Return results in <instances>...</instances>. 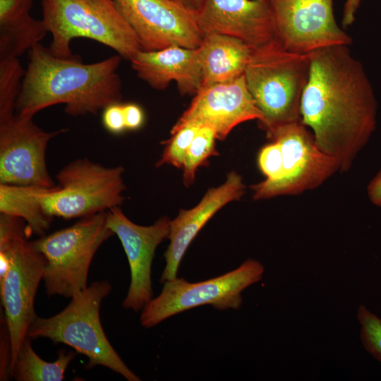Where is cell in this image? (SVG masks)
Masks as SVG:
<instances>
[{
	"instance_id": "cell-29",
	"label": "cell",
	"mask_w": 381,
	"mask_h": 381,
	"mask_svg": "<svg viewBox=\"0 0 381 381\" xmlns=\"http://www.w3.org/2000/svg\"><path fill=\"white\" fill-rule=\"evenodd\" d=\"M123 114L126 129L136 130L144 122V113L141 107L133 103L123 104Z\"/></svg>"
},
{
	"instance_id": "cell-5",
	"label": "cell",
	"mask_w": 381,
	"mask_h": 381,
	"mask_svg": "<svg viewBox=\"0 0 381 381\" xmlns=\"http://www.w3.org/2000/svg\"><path fill=\"white\" fill-rule=\"evenodd\" d=\"M111 290L107 280L92 282L71 298L68 305L49 318L38 316L30 325L27 337L46 338L54 344L70 346L88 359L87 368L106 367L128 381H140L113 348L103 329L99 315L102 301Z\"/></svg>"
},
{
	"instance_id": "cell-23",
	"label": "cell",
	"mask_w": 381,
	"mask_h": 381,
	"mask_svg": "<svg viewBox=\"0 0 381 381\" xmlns=\"http://www.w3.org/2000/svg\"><path fill=\"white\" fill-rule=\"evenodd\" d=\"M24 74L18 58L0 59V121L15 114Z\"/></svg>"
},
{
	"instance_id": "cell-12",
	"label": "cell",
	"mask_w": 381,
	"mask_h": 381,
	"mask_svg": "<svg viewBox=\"0 0 381 381\" xmlns=\"http://www.w3.org/2000/svg\"><path fill=\"white\" fill-rule=\"evenodd\" d=\"M66 131L47 132L32 117L17 113L0 121V183L55 187L46 164V150L52 138Z\"/></svg>"
},
{
	"instance_id": "cell-22",
	"label": "cell",
	"mask_w": 381,
	"mask_h": 381,
	"mask_svg": "<svg viewBox=\"0 0 381 381\" xmlns=\"http://www.w3.org/2000/svg\"><path fill=\"white\" fill-rule=\"evenodd\" d=\"M47 32L42 20L30 14L0 23V59L18 58Z\"/></svg>"
},
{
	"instance_id": "cell-32",
	"label": "cell",
	"mask_w": 381,
	"mask_h": 381,
	"mask_svg": "<svg viewBox=\"0 0 381 381\" xmlns=\"http://www.w3.org/2000/svg\"><path fill=\"white\" fill-rule=\"evenodd\" d=\"M186 8L198 12L201 8L205 0H174Z\"/></svg>"
},
{
	"instance_id": "cell-14",
	"label": "cell",
	"mask_w": 381,
	"mask_h": 381,
	"mask_svg": "<svg viewBox=\"0 0 381 381\" xmlns=\"http://www.w3.org/2000/svg\"><path fill=\"white\" fill-rule=\"evenodd\" d=\"M107 219L122 244L131 270V283L122 306L138 312L153 298L152 263L157 246L168 238L171 220L163 217L152 225L140 226L131 222L120 206L107 211Z\"/></svg>"
},
{
	"instance_id": "cell-7",
	"label": "cell",
	"mask_w": 381,
	"mask_h": 381,
	"mask_svg": "<svg viewBox=\"0 0 381 381\" xmlns=\"http://www.w3.org/2000/svg\"><path fill=\"white\" fill-rule=\"evenodd\" d=\"M114 234L104 212L31 241L46 261L43 280L47 294L71 298L87 288L92 258Z\"/></svg>"
},
{
	"instance_id": "cell-8",
	"label": "cell",
	"mask_w": 381,
	"mask_h": 381,
	"mask_svg": "<svg viewBox=\"0 0 381 381\" xmlns=\"http://www.w3.org/2000/svg\"><path fill=\"white\" fill-rule=\"evenodd\" d=\"M123 167H105L88 159L70 162L56 174L58 186L44 188L40 201L49 217L82 218L120 206L126 187Z\"/></svg>"
},
{
	"instance_id": "cell-27",
	"label": "cell",
	"mask_w": 381,
	"mask_h": 381,
	"mask_svg": "<svg viewBox=\"0 0 381 381\" xmlns=\"http://www.w3.org/2000/svg\"><path fill=\"white\" fill-rule=\"evenodd\" d=\"M258 163L268 181L279 179L283 174L282 151L279 142L272 141L260 151Z\"/></svg>"
},
{
	"instance_id": "cell-31",
	"label": "cell",
	"mask_w": 381,
	"mask_h": 381,
	"mask_svg": "<svg viewBox=\"0 0 381 381\" xmlns=\"http://www.w3.org/2000/svg\"><path fill=\"white\" fill-rule=\"evenodd\" d=\"M361 0H346L344 9L341 23L344 28H347L353 24L356 19V14L361 4Z\"/></svg>"
},
{
	"instance_id": "cell-17",
	"label": "cell",
	"mask_w": 381,
	"mask_h": 381,
	"mask_svg": "<svg viewBox=\"0 0 381 381\" xmlns=\"http://www.w3.org/2000/svg\"><path fill=\"white\" fill-rule=\"evenodd\" d=\"M245 192L242 178L235 171L228 174L226 181L209 189L193 208L181 210L170 221L169 245L164 253L165 267L160 283L177 277L181 261L189 245L210 219L227 203L238 200Z\"/></svg>"
},
{
	"instance_id": "cell-28",
	"label": "cell",
	"mask_w": 381,
	"mask_h": 381,
	"mask_svg": "<svg viewBox=\"0 0 381 381\" xmlns=\"http://www.w3.org/2000/svg\"><path fill=\"white\" fill-rule=\"evenodd\" d=\"M104 127L109 133L119 134L126 129L123 114V104L115 102L107 106L102 112Z\"/></svg>"
},
{
	"instance_id": "cell-13",
	"label": "cell",
	"mask_w": 381,
	"mask_h": 381,
	"mask_svg": "<svg viewBox=\"0 0 381 381\" xmlns=\"http://www.w3.org/2000/svg\"><path fill=\"white\" fill-rule=\"evenodd\" d=\"M133 30L141 50L157 51L171 46L198 48L204 35L197 13L174 0H114Z\"/></svg>"
},
{
	"instance_id": "cell-9",
	"label": "cell",
	"mask_w": 381,
	"mask_h": 381,
	"mask_svg": "<svg viewBox=\"0 0 381 381\" xmlns=\"http://www.w3.org/2000/svg\"><path fill=\"white\" fill-rule=\"evenodd\" d=\"M265 271L260 262L248 259L236 269L219 277L199 282L183 278L166 281L161 293L142 310L140 322L151 328L164 320L202 306L219 310H238L242 304V291L260 282Z\"/></svg>"
},
{
	"instance_id": "cell-10",
	"label": "cell",
	"mask_w": 381,
	"mask_h": 381,
	"mask_svg": "<svg viewBox=\"0 0 381 381\" xmlns=\"http://www.w3.org/2000/svg\"><path fill=\"white\" fill-rule=\"evenodd\" d=\"M268 138L281 145L283 174L277 181L252 186L255 200L300 194L320 186L339 171L337 162L320 150L301 121L283 126Z\"/></svg>"
},
{
	"instance_id": "cell-20",
	"label": "cell",
	"mask_w": 381,
	"mask_h": 381,
	"mask_svg": "<svg viewBox=\"0 0 381 381\" xmlns=\"http://www.w3.org/2000/svg\"><path fill=\"white\" fill-rule=\"evenodd\" d=\"M44 188L0 183V213L23 219L32 234L46 235L53 218L44 212L40 201Z\"/></svg>"
},
{
	"instance_id": "cell-11",
	"label": "cell",
	"mask_w": 381,
	"mask_h": 381,
	"mask_svg": "<svg viewBox=\"0 0 381 381\" xmlns=\"http://www.w3.org/2000/svg\"><path fill=\"white\" fill-rule=\"evenodd\" d=\"M267 1L277 38L284 49L309 54L329 47L351 44V37L336 21L333 0Z\"/></svg>"
},
{
	"instance_id": "cell-4",
	"label": "cell",
	"mask_w": 381,
	"mask_h": 381,
	"mask_svg": "<svg viewBox=\"0 0 381 381\" xmlns=\"http://www.w3.org/2000/svg\"><path fill=\"white\" fill-rule=\"evenodd\" d=\"M310 71V54L290 52L278 40L252 48L244 78L267 137L283 126L301 121V102Z\"/></svg>"
},
{
	"instance_id": "cell-1",
	"label": "cell",
	"mask_w": 381,
	"mask_h": 381,
	"mask_svg": "<svg viewBox=\"0 0 381 381\" xmlns=\"http://www.w3.org/2000/svg\"><path fill=\"white\" fill-rule=\"evenodd\" d=\"M349 46L310 54V71L301 102V122L321 151L347 171L375 130L377 102L362 63Z\"/></svg>"
},
{
	"instance_id": "cell-18",
	"label": "cell",
	"mask_w": 381,
	"mask_h": 381,
	"mask_svg": "<svg viewBox=\"0 0 381 381\" xmlns=\"http://www.w3.org/2000/svg\"><path fill=\"white\" fill-rule=\"evenodd\" d=\"M130 61L138 76L154 89H165L174 81L181 93L195 95L202 86L198 47L171 46L157 51L140 50Z\"/></svg>"
},
{
	"instance_id": "cell-26",
	"label": "cell",
	"mask_w": 381,
	"mask_h": 381,
	"mask_svg": "<svg viewBox=\"0 0 381 381\" xmlns=\"http://www.w3.org/2000/svg\"><path fill=\"white\" fill-rule=\"evenodd\" d=\"M357 318L361 325V340L367 351L381 362V318L360 305Z\"/></svg>"
},
{
	"instance_id": "cell-6",
	"label": "cell",
	"mask_w": 381,
	"mask_h": 381,
	"mask_svg": "<svg viewBox=\"0 0 381 381\" xmlns=\"http://www.w3.org/2000/svg\"><path fill=\"white\" fill-rule=\"evenodd\" d=\"M42 10L52 37L48 48L57 57L72 56L71 42L78 37L102 43L128 60L141 50L114 0H42Z\"/></svg>"
},
{
	"instance_id": "cell-16",
	"label": "cell",
	"mask_w": 381,
	"mask_h": 381,
	"mask_svg": "<svg viewBox=\"0 0 381 381\" xmlns=\"http://www.w3.org/2000/svg\"><path fill=\"white\" fill-rule=\"evenodd\" d=\"M197 21L204 35L235 37L252 48L277 40L267 0H205Z\"/></svg>"
},
{
	"instance_id": "cell-3",
	"label": "cell",
	"mask_w": 381,
	"mask_h": 381,
	"mask_svg": "<svg viewBox=\"0 0 381 381\" xmlns=\"http://www.w3.org/2000/svg\"><path fill=\"white\" fill-rule=\"evenodd\" d=\"M18 217L0 214V295L11 343V375L30 325L37 316L34 301L46 261Z\"/></svg>"
},
{
	"instance_id": "cell-15",
	"label": "cell",
	"mask_w": 381,
	"mask_h": 381,
	"mask_svg": "<svg viewBox=\"0 0 381 381\" xmlns=\"http://www.w3.org/2000/svg\"><path fill=\"white\" fill-rule=\"evenodd\" d=\"M262 119L243 75L231 81L202 87L171 133L185 125L193 124L211 128L217 139L222 140L238 124L254 119L260 123Z\"/></svg>"
},
{
	"instance_id": "cell-30",
	"label": "cell",
	"mask_w": 381,
	"mask_h": 381,
	"mask_svg": "<svg viewBox=\"0 0 381 381\" xmlns=\"http://www.w3.org/2000/svg\"><path fill=\"white\" fill-rule=\"evenodd\" d=\"M367 192L371 202L381 207V169L369 183Z\"/></svg>"
},
{
	"instance_id": "cell-21",
	"label": "cell",
	"mask_w": 381,
	"mask_h": 381,
	"mask_svg": "<svg viewBox=\"0 0 381 381\" xmlns=\"http://www.w3.org/2000/svg\"><path fill=\"white\" fill-rule=\"evenodd\" d=\"M31 339L26 337L18 351L12 370V377L18 381H61L69 363L76 352L61 349L53 362L42 359L33 350Z\"/></svg>"
},
{
	"instance_id": "cell-25",
	"label": "cell",
	"mask_w": 381,
	"mask_h": 381,
	"mask_svg": "<svg viewBox=\"0 0 381 381\" xmlns=\"http://www.w3.org/2000/svg\"><path fill=\"white\" fill-rule=\"evenodd\" d=\"M200 127L187 124L171 133V138L167 142L162 157L156 166L167 164L182 168L187 150Z\"/></svg>"
},
{
	"instance_id": "cell-24",
	"label": "cell",
	"mask_w": 381,
	"mask_h": 381,
	"mask_svg": "<svg viewBox=\"0 0 381 381\" xmlns=\"http://www.w3.org/2000/svg\"><path fill=\"white\" fill-rule=\"evenodd\" d=\"M215 132L207 126H201L194 136L185 156L183 164V182L190 186L195 171L211 156L217 155L215 150Z\"/></svg>"
},
{
	"instance_id": "cell-2",
	"label": "cell",
	"mask_w": 381,
	"mask_h": 381,
	"mask_svg": "<svg viewBox=\"0 0 381 381\" xmlns=\"http://www.w3.org/2000/svg\"><path fill=\"white\" fill-rule=\"evenodd\" d=\"M121 56L114 55L92 64L78 56L60 58L40 43L30 50L16 111L33 117L40 111L63 104L72 116L95 114L120 102L121 81L117 69Z\"/></svg>"
},
{
	"instance_id": "cell-19",
	"label": "cell",
	"mask_w": 381,
	"mask_h": 381,
	"mask_svg": "<svg viewBox=\"0 0 381 381\" xmlns=\"http://www.w3.org/2000/svg\"><path fill=\"white\" fill-rule=\"evenodd\" d=\"M198 49L202 87L244 75L252 52V47L242 40L219 34L205 35Z\"/></svg>"
}]
</instances>
